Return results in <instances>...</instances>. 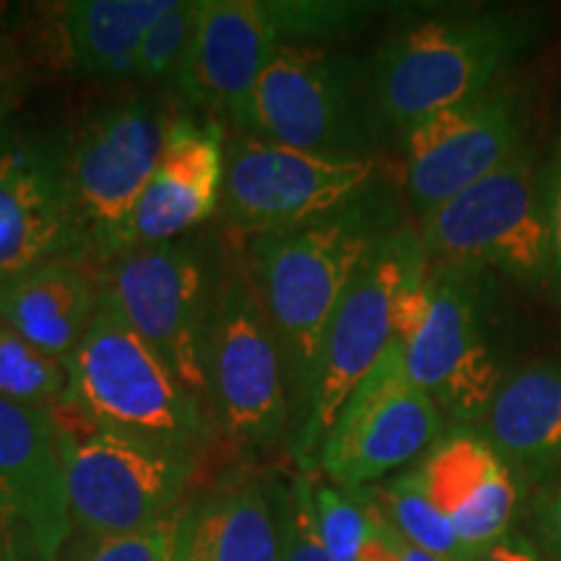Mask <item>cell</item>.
I'll use <instances>...</instances> for the list:
<instances>
[{
    "instance_id": "1",
    "label": "cell",
    "mask_w": 561,
    "mask_h": 561,
    "mask_svg": "<svg viewBox=\"0 0 561 561\" xmlns=\"http://www.w3.org/2000/svg\"><path fill=\"white\" fill-rule=\"evenodd\" d=\"M392 229L388 201L364 191L318 221L248 242L244 263L284 354L291 437L310 405L328 325L351 280Z\"/></svg>"
},
{
    "instance_id": "2",
    "label": "cell",
    "mask_w": 561,
    "mask_h": 561,
    "mask_svg": "<svg viewBox=\"0 0 561 561\" xmlns=\"http://www.w3.org/2000/svg\"><path fill=\"white\" fill-rule=\"evenodd\" d=\"M73 533L117 536L180 507L191 489L195 450L94 424L68 401L53 409Z\"/></svg>"
},
{
    "instance_id": "3",
    "label": "cell",
    "mask_w": 561,
    "mask_h": 561,
    "mask_svg": "<svg viewBox=\"0 0 561 561\" xmlns=\"http://www.w3.org/2000/svg\"><path fill=\"white\" fill-rule=\"evenodd\" d=\"M528 39L530 26L507 13L439 16L398 32L380 47L371 76L382 121L409 130L489 94Z\"/></svg>"
},
{
    "instance_id": "4",
    "label": "cell",
    "mask_w": 561,
    "mask_h": 561,
    "mask_svg": "<svg viewBox=\"0 0 561 561\" xmlns=\"http://www.w3.org/2000/svg\"><path fill=\"white\" fill-rule=\"evenodd\" d=\"M66 401L94 424L195 453L216 434L214 416L203 401L174 377L104 294L100 312L66 359Z\"/></svg>"
},
{
    "instance_id": "5",
    "label": "cell",
    "mask_w": 561,
    "mask_h": 561,
    "mask_svg": "<svg viewBox=\"0 0 561 561\" xmlns=\"http://www.w3.org/2000/svg\"><path fill=\"white\" fill-rule=\"evenodd\" d=\"M221 280L219 252L195 231L102 268L104 297L208 411V339Z\"/></svg>"
},
{
    "instance_id": "6",
    "label": "cell",
    "mask_w": 561,
    "mask_h": 561,
    "mask_svg": "<svg viewBox=\"0 0 561 561\" xmlns=\"http://www.w3.org/2000/svg\"><path fill=\"white\" fill-rule=\"evenodd\" d=\"M380 104L362 62L322 45H278L252 94L242 136L325 157H369Z\"/></svg>"
},
{
    "instance_id": "7",
    "label": "cell",
    "mask_w": 561,
    "mask_h": 561,
    "mask_svg": "<svg viewBox=\"0 0 561 561\" xmlns=\"http://www.w3.org/2000/svg\"><path fill=\"white\" fill-rule=\"evenodd\" d=\"M172 112L157 96L94 110L68 133V185L87 263L121 257L123 234L164 153Z\"/></svg>"
},
{
    "instance_id": "8",
    "label": "cell",
    "mask_w": 561,
    "mask_h": 561,
    "mask_svg": "<svg viewBox=\"0 0 561 561\" xmlns=\"http://www.w3.org/2000/svg\"><path fill=\"white\" fill-rule=\"evenodd\" d=\"M430 261L421 234L392 229L351 280L325 341L305 421L291 437V453L305 473L318 466V455L333 421L371 369L396 341V297L405 278Z\"/></svg>"
},
{
    "instance_id": "9",
    "label": "cell",
    "mask_w": 561,
    "mask_h": 561,
    "mask_svg": "<svg viewBox=\"0 0 561 561\" xmlns=\"http://www.w3.org/2000/svg\"><path fill=\"white\" fill-rule=\"evenodd\" d=\"M208 405L237 445L271 447L291 432L284 354L244 261L224 273L210 322Z\"/></svg>"
},
{
    "instance_id": "10",
    "label": "cell",
    "mask_w": 561,
    "mask_h": 561,
    "mask_svg": "<svg viewBox=\"0 0 561 561\" xmlns=\"http://www.w3.org/2000/svg\"><path fill=\"white\" fill-rule=\"evenodd\" d=\"M421 242L434 265L500 271L530 284L551 278L543 185L528 153L517 151L500 170L424 214Z\"/></svg>"
},
{
    "instance_id": "11",
    "label": "cell",
    "mask_w": 561,
    "mask_h": 561,
    "mask_svg": "<svg viewBox=\"0 0 561 561\" xmlns=\"http://www.w3.org/2000/svg\"><path fill=\"white\" fill-rule=\"evenodd\" d=\"M371 174V157H325L255 136H231L221 195L224 227L248 242L305 227L362 195Z\"/></svg>"
},
{
    "instance_id": "12",
    "label": "cell",
    "mask_w": 561,
    "mask_h": 561,
    "mask_svg": "<svg viewBox=\"0 0 561 561\" xmlns=\"http://www.w3.org/2000/svg\"><path fill=\"white\" fill-rule=\"evenodd\" d=\"M398 343L409 377L442 413L460 424L486 416L504 377L489 339L481 271L432 263L424 318Z\"/></svg>"
},
{
    "instance_id": "13",
    "label": "cell",
    "mask_w": 561,
    "mask_h": 561,
    "mask_svg": "<svg viewBox=\"0 0 561 561\" xmlns=\"http://www.w3.org/2000/svg\"><path fill=\"white\" fill-rule=\"evenodd\" d=\"M442 434V411L405 371L401 343L351 392L322 442L318 468L333 486L359 491L424 455Z\"/></svg>"
},
{
    "instance_id": "14",
    "label": "cell",
    "mask_w": 561,
    "mask_h": 561,
    "mask_svg": "<svg viewBox=\"0 0 561 561\" xmlns=\"http://www.w3.org/2000/svg\"><path fill=\"white\" fill-rule=\"evenodd\" d=\"M83 261L68 185V133L0 130V289L39 265Z\"/></svg>"
},
{
    "instance_id": "15",
    "label": "cell",
    "mask_w": 561,
    "mask_h": 561,
    "mask_svg": "<svg viewBox=\"0 0 561 561\" xmlns=\"http://www.w3.org/2000/svg\"><path fill=\"white\" fill-rule=\"evenodd\" d=\"M278 45L284 39L271 0H203L193 42L170 91L187 110L242 136L252 94Z\"/></svg>"
},
{
    "instance_id": "16",
    "label": "cell",
    "mask_w": 561,
    "mask_h": 561,
    "mask_svg": "<svg viewBox=\"0 0 561 561\" xmlns=\"http://www.w3.org/2000/svg\"><path fill=\"white\" fill-rule=\"evenodd\" d=\"M0 515L21 559L60 561L73 520L53 409L0 398Z\"/></svg>"
},
{
    "instance_id": "17",
    "label": "cell",
    "mask_w": 561,
    "mask_h": 561,
    "mask_svg": "<svg viewBox=\"0 0 561 561\" xmlns=\"http://www.w3.org/2000/svg\"><path fill=\"white\" fill-rule=\"evenodd\" d=\"M403 144L405 191L424 216L520 151V117L510 96L489 91L403 130Z\"/></svg>"
},
{
    "instance_id": "18",
    "label": "cell",
    "mask_w": 561,
    "mask_h": 561,
    "mask_svg": "<svg viewBox=\"0 0 561 561\" xmlns=\"http://www.w3.org/2000/svg\"><path fill=\"white\" fill-rule=\"evenodd\" d=\"M227 136L198 112H172L161 161L123 234V250H144L193 234L221 208Z\"/></svg>"
},
{
    "instance_id": "19",
    "label": "cell",
    "mask_w": 561,
    "mask_h": 561,
    "mask_svg": "<svg viewBox=\"0 0 561 561\" xmlns=\"http://www.w3.org/2000/svg\"><path fill=\"white\" fill-rule=\"evenodd\" d=\"M416 473L468 553L507 536L517 507L515 476L486 434H445L426 450Z\"/></svg>"
},
{
    "instance_id": "20",
    "label": "cell",
    "mask_w": 561,
    "mask_h": 561,
    "mask_svg": "<svg viewBox=\"0 0 561 561\" xmlns=\"http://www.w3.org/2000/svg\"><path fill=\"white\" fill-rule=\"evenodd\" d=\"M102 268L83 261L39 265L0 289V318L47 356L66 362L102 305Z\"/></svg>"
},
{
    "instance_id": "21",
    "label": "cell",
    "mask_w": 561,
    "mask_h": 561,
    "mask_svg": "<svg viewBox=\"0 0 561 561\" xmlns=\"http://www.w3.org/2000/svg\"><path fill=\"white\" fill-rule=\"evenodd\" d=\"M174 0H66L45 13L55 58L73 76L128 81L140 39Z\"/></svg>"
},
{
    "instance_id": "22",
    "label": "cell",
    "mask_w": 561,
    "mask_h": 561,
    "mask_svg": "<svg viewBox=\"0 0 561 561\" xmlns=\"http://www.w3.org/2000/svg\"><path fill=\"white\" fill-rule=\"evenodd\" d=\"M180 561H280L276 486L234 479L191 502Z\"/></svg>"
},
{
    "instance_id": "23",
    "label": "cell",
    "mask_w": 561,
    "mask_h": 561,
    "mask_svg": "<svg viewBox=\"0 0 561 561\" xmlns=\"http://www.w3.org/2000/svg\"><path fill=\"white\" fill-rule=\"evenodd\" d=\"M491 445L528 468L561 466V364H530L504 377L483 416Z\"/></svg>"
},
{
    "instance_id": "24",
    "label": "cell",
    "mask_w": 561,
    "mask_h": 561,
    "mask_svg": "<svg viewBox=\"0 0 561 561\" xmlns=\"http://www.w3.org/2000/svg\"><path fill=\"white\" fill-rule=\"evenodd\" d=\"M359 491H364L371 507L380 512L382 520L396 533H401L405 541L416 546V549L432 553L439 561L468 559V551L462 549L458 536H455L450 520L430 500L416 471L398 476V479L388 481L371 494H367V489Z\"/></svg>"
},
{
    "instance_id": "25",
    "label": "cell",
    "mask_w": 561,
    "mask_h": 561,
    "mask_svg": "<svg viewBox=\"0 0 561 561\" xmlns=\"http://www.w3.org/2000/svg\"><path fill=\"white\" fill-rule=\"evenodd\" d=\"M66 396V362L32 346L0 318V398L30 409H55Z\"/></svg>"
},
{
    "instance_id": "26",
    "label": "cell",
    "mask_w": 561,
    "mask_h": 561,
    "mask_svg": "<svg viewBox=\"0 0 561 561\" xmlns=\"http://www.w3.org/2000/svg\"><path fill=\"white\" fill-rule=\"evenodd\" d=\"M191 502L167 512L144 528L117 536H83L73 533L60 561H180L182 530Z\"/></svg>"
},
{
    "instance_id": "27",
    "label": "cell",
    "mask_w": 561,
    "mask_h": 561,
    "mask_svg": "<svg viewBox=\"0 0 561 561\" xmlns=\"http://www.w3.org/2000/svg\"><path fill=\"white\" fill-rule=\"evenodd\" d=\"M201 9L203 0H174L170 11L153 21L140 39L133 81L144 83V87H172L193 42Z\"/></svg>"
},
{
    "instance_id": "28",
    "label": "cell",
    "mask_w": 561,
    "mask_h": 561,
    "mask_svg": "<svg viewBox=\"0 0 561 561\" xmlns=\"http://www.w3.org/2000/svg\"><path fill=\"white\" fill-rule=\"evenodd\" d=\"M314 520L320 541L335 561H359L375 533V517L359 491L314 481Z\"/></svg>"
},
{
    "instance_id": "29",
    "label": "cell",
    "mask_w": 561,
    "mask_h": 561,
    "mask_svg": "<svg viewBox=\"0 0 561 561\" xmlns=\"http://www.w3.org/2000/svg\"><path fill=\"white\" fill-rule=\"evenodd\" d=\"M284 45H320L354 32L375 11L351 0H271Z\"/></svg>"
},
{
    "instance_id": "30",
    "label": "cell",
    "mask_w": 561,
    "mask_h": 561,
    "mask_svg": "<svg viewBox=\"0 0 561 561\" xmlns=\"http://www.w3.org/2000/svg\"><path fill=\"white\" fill-rule=\"evenodd\" d=\"M280 561H335L320 541L314 520V476L301 471L291 483L276 486Z\"/></svg>"
},
{
    "instance_id": "31",
    "label": "cell",
    "mask_w": 561,
    "mask_h": 561,
    "mask_svg": "<svg viewBox=\"0 0 561 561\" xmlns=\"http://www.w3.org/2000/svg\"><path fill=\"white\" fill-rule=\"evenodd\" d=\"M543 214L546 231H549L551 278L561 289V138L553 146L549 170L543 178Z\"/></svg>"
},
{
    "instance_id": "32",
    "label": "cell",
    "mask_w": 561,
    "mask_h": 561,
    "mask_svg": "<svg viewBox=\"0 0 561 561\" xmlns=\"http://www.w3.org/2000/svg\"><path fill=\"white\" fill-rule=\"evenodd\" d=\"M466 561H543L536 546L520 536H504L500 541L468 553Z\"/></svg>"
},
{
    "instance_id": "33",
    "label": "cell",
    "mask_w": 561,
    "mask_h": 561,
    "mask_svg": "<svg viewBox=\"0 0 561 561\" xmlns=\"http://www.w3.org/2000/svg\"><path fill=\"white\" fill-rule=\"evenodd\" d=\"M359 494H362V500L367 502V507L371 510V517H375V533H371L369 543L364 546L359 561H403L401 553H398V549H396V543H392L390 530L380 517V512L371 507V502L364 496V491H359Z\"/></svg>"
},
{
    "instance_id": "34",
    "label": "cell",
    "mask_w": 561,
    "mask_h": 561,
    "mask_svg": "<svg viewBox=\"0 0 561 561\" xmlns=\"http://www.w3.org/2000/svg\"><path fill=\"white\" fill-rule=\"evenodd\" d=\"M538 517H541V536L546 549L551 551L553 559L561 561V486L546 496L541 510H538Z\"/></svg>"
},
{
    "instance_id": "35",
    "label": "cell",
    "mask_w": 561,
    "mask_h": 561,
    "mask_svg": "<svg viewBox=\"0 0 561 561\" xmlns=\"http://www.w3.org/2000/svg\"><path fill=\"white\" fill-rule=\"evenodd\" d=\"M21 100H24V87H21L16 76L0 70V130L13 123V112L19 110Z\"/></svg>"
},
{
    "instance_id": "36",
    "label": "cell",
    "mask_w": 561,
    "mask_h": 561,
    "mask_svg": "<svg viewBox=\"0 0 561 561\" xmlns=\"http://www.w3.org/2000/svg\"><path fill=\"white\" fill-rule=\"evenodd\" d=\"M385 525H388V523H385ZM388 530H390L392 543H396V549H398V553H401V559H403V561H439L437 557H432V553L421 551V549H416V546H413V543L405 541V538L401 536V533L392 530L390 525H388Z\"/></svg>"
},
{
    "instance_id": "37",
    "label": "cell",
    "mask_w": 561,
    "mask_h": 561,
    "mask_svg": "<svg viewBox=\"0 0 561 561\" xmlns=\"http://www.w3.org/2000/svg\"><path fill=\"white\" fill-rule=\"evenodd\" d=\"M0 561H24L21 559L16 538H13L9 523L3 520V515H0Z\"/></svg>"
},
{
    "instance_id": "38",
    "label": "cell",
    "mask_w": 561,
    "mask_h": 561,
    "mask_svg": "<svg viewBox=\"0 0 561 561\" xmlns=\"http://www.w3.org/2000/svg\"><path fill=\"white\" fill-rule=\"evenodd\" d=\"M5 55H9V53H5V39H3V37H0V60H3V58H5Z\"/></svg>"
}]
</instances>
